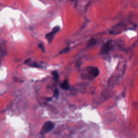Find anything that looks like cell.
Segmentation results:
<instances>
[{
    "label": "cell",
    "instance_id": "cell-5",
    "mask_svg": "<svg viewBox=\"0 0 138 138\" xmlns=\"http://www.w3.org/2000/svg\"><path fill=\"white\" fill-rule=\"evenodd\" d=\"M60 87H61L63 89L68 90L69 89V81L68 79H65V81H63V82L60 85Z\"/></svg>",
    "mask_w": 138,
    "mask_h": 138
},
{
    "label": "cell",
    "instance_id": "cell-6",
    "mask_svg": "<svg viewBox=\"0 0 138 138\" xmlns=\"http://www.w3.org/2000/svg\"><path fill=\"white\" fill-rule=\"evenodd\" d=\"M51 74L52 75V76H53L54 79H55V81H56V82H57L58 81V80H59V74H58V73L57 71H52V73H51Z\"/></svg>",
    "mask_w": 138,
    "mask_h": 138
},
{
    "label": "cell",
    "instance_id": "cell-7",
    "mask_svg": "<svg viewBox=\"0 0 138 138\" xmlns=\"http://www.w3.org/2000/svg\"><path fill=\"white\" fill-rule=\"evenodd\" d=\"M97 41L95 39H94V38H91L89 41V42L87 43V47H90V46H91L93 45H95L96 44Z\"/></svg>",
    "mask_w": 138,
    "mask_h": 138
},
{
    "label": "cell",
    "instance_id": "cell-11",
    "mask_svg": "<svg viewBox=\"0 0 138 138\" xmlns=\"http://www.w3.org/2000/svg\"><path fill=\"white\" fill-rule=\"evenodd\" d=\"M69 48H65V49H64V50H62V51H61L60 52V54H64V53H66V52H68L69 51Z\"/></svg>",
    "mask_w": 138,
    "mask_h": 138
},
{
    "label": "cell",
    "instance_id": "cell-12",
    "mask_svg": "<svg viewBox=\"0 0 138 138\" xmlns=\"http://www.w3.org/2000/svg\"><path fill=\"white\" fill-rule=\"evenodd\" d=\"M30 60H31V59H30V58L27 59L26 60V61L24 62V63H25V64H28V63L30 62Z\"/></svg>",
    "mask_w": 138,
    "mask_h": 138
},
{
    "label": "cell",
    "instance_id": "cell-3",
    "mask_svg": "<svg viewBox=\"0 0 138 138\" xmlns=\"http://www.w3.org/2000/svg\"><path fill=\"white\" fill-rule=\"evenodd\" d=\"M111 48V41H109L104 44L101 47L100 50L101 55H105L109 53Z\"/></svg>",
    "mask_w": 138,
    "mask_h": 138
},
{
    "label": "cell",
    "instance_id": "cell-4",
    "mask_svg": "<svg viewBox=\"0 0 138 138\" xmlns=\"http://www.w3.org/2000/svg\"><path fill=\"white\" fill-rule=\"evenodd\" d=\"M89 73L92 74V76L94 78L98 77L99 74V71L97 68L96 67H91L89 69Z\"/></svg>",
    "mask_w": 138,
    "mask_h": 138
},
{
    "label": "cell",
    "instance_id": "cell-9",
    "mask_svg": "<svg viewBox=\"0 0 138 138\" xmlns=\"http://www.w3.org/2000/svg\"><path fill=\"white\" fill-rule=\"evenodd\" d=\"M59 96V91L57 89L55 90V91L54 93V96L56 97H57L58 96Z\"/></svg>",
    "mask_w": 138,
    "mask_h": 138
},
{
    "label": "cell",
    "instance_id": "cell-8",
    "mask_svg": "<svg viewBox=\"0 0 138 138\" xmlns=\"http://www.w3.org/2000/svg\"><path fill=\"white\" fill-rule=\"evenodd\" d=\"M38 48H39L40 49H41V50H42L43 52L45 51V48H44V46L43 44L42 43H40L38 44Z\"/></svg>",
    "mask_w": 138,
    "mask_h": 138
},
{
    "label": "cell",
    "instance_id": "cell-10",
    "mask_svg": "<svg viewBox=\"0 0 138 138\" xmlns=\"http://www.w3.org/2000/svg\"><path fill=\"white\" fill-rule=\"evenodd\" d=\"M30 65L31 66V67H34V68H38V67H40V65H38L37 63H32V64H30Z\"/></svg>",
    "mask_w": 138,
    "mask_h": 138
},
{
    "label": "cell",
    "instance_id": "cell-2",
    "mask_svg": "<svg viewBox=\"0 0 138 138\" xmlns=\"http://www.w3.org/2000/svg\"><path fill=\"white\" fill-rule=\"evenodd\" d=\"M59 29H60V27L59 26H56L52 30V31L50 32H49L46 35L45 37L47 40L48 41L49 43H51L52 40L54 39L55 35H56V33L59 31Z\"/></svg>",
    "mask_w": 138,
    "mask_h": 138
},
{
    "label": "cell",
    "instance_id": "cell-1",
    "mask_svg": "<svg viewBox=\"0 0 138 138\" xmlns=\"http://www.w3.org/2000/svg\"><path fill=\"white\" fill-rule=\"evenodd\" d=\"M54 128V124L51 121H47L44 124L42 129L40 132V134L44 136V135L49 133L52 129Z\"/></svg>",
    "mask_w": 138,
    "mask_h": 138
}]
</instances>
